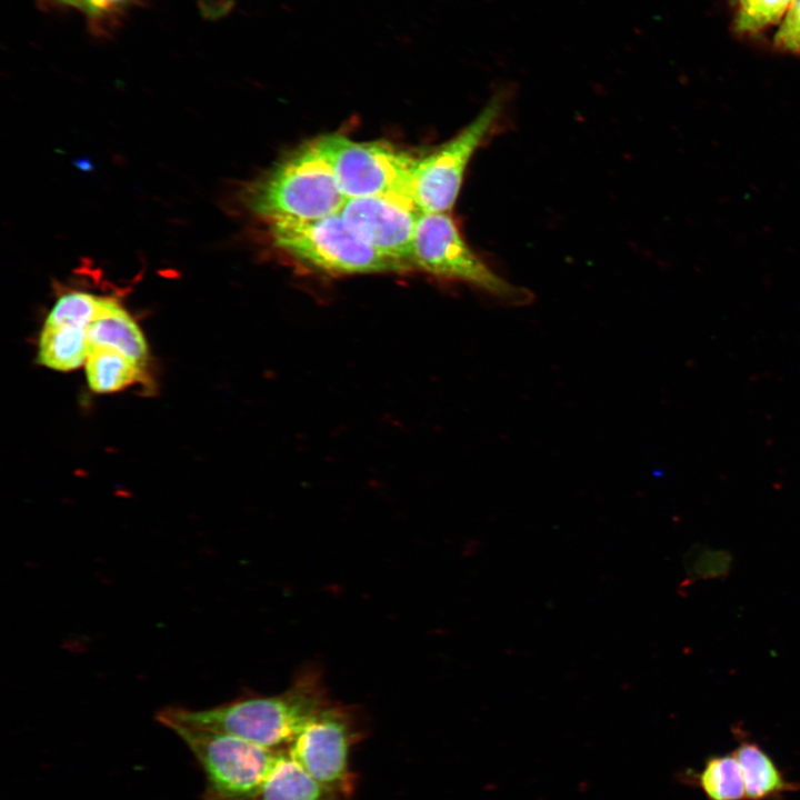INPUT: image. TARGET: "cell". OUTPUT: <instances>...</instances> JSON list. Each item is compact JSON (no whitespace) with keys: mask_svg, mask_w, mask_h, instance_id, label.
<instances>
[{"mask_svg":"<svg viewBox=\"0 0 800 800\" xmlns=\"http://www.w3.org/2000/svg\"><path fill=\"white\" fill-rule=\"evenodd\" d=\"M318 672L307 671L276 696L247 694L202 710L170 706L158 711L162 726L213 730L271 750H286L301 728L329 704Z\"/></svg>","mask_w":800,"mask_h":800,"instance_id":"6da1fadb","label":"cell"},{"mask_svg":"<svg viewBox=\"0 0 800 800\" xmlns=\"http://www.w3.org/2000/svg\"><path fill=\"white\" fill-rule=\"evenodd\" d=\"M346 200L316 139L286 153L243 193L248 210L267 223L323 218Z\"/></svg>","mask_w":800,"mask_h":800,"instance_id":"7a4b0ae2","label":"cell"},{"mask_svg":"<svg viewBox=\"0 0 800 800\" xmlns=\"http://www.w3.org/2000/svg\"><path fill=\"white\" fill-rule=\"evenodd\" d=\"M268 226L273 247L309 269L336 277L404 271L354 236L340 211L314 220Z\"/></svg>","mask_w":800,"mask_h":800,"instance_id":"3957f363","label":"cell"},{"mask_svg":"<svg viewBox=\"0 0 800 800\" xmlns=\"http://www.w3.org/2000/svg\"><path fill=\"white\" fill-rule=\"evenodd\" d=\"M510 90L501 88L457 134L419 157L411 196L420 212H451L471 159L503 122Z\"/></svg>","mask_w":800,"mask_h":800,"instance_id":"277c9868","label":"cell"},{"mask_svg":"<svg viewBox=\"0 0 800 800\" xmlns=\"http://www.w3.org/2000/svg\"><path fill=\"white\" fill-rule=\"evenodd\" d=\"M413 267L436 278L461 282L508 304L532 296L488 264L466 241L450 212H421L413 237Z\"/></svg>","mask_w":800,"mask_h":800,"instance_id":"5b68a950","label":"cell"},{"mask_svg":"<svg viewBox=\"0 0 800 800\" xmlns=\"http://www.w3.org/2000/svg\"><path fill=\"white\" fill-rule=\"evenodd\" d=\"M170 730L202 768V800H256L280 751L213 730L180 726Z\"/></svg>","mask_w":800,"mask_h":800,"instance_id":"8992f818","label":"cell"},{"mask_svg":"<svg viewBox=\"0 0 800 800\" xmlns=\"http://www.w3.org/2000/svg\"><path fill=\"white\" fill-rule=\"evenodd\" d=\"M316 142L346 199L383 196L413 201L411 177L418 158L409 151L388 141H354L339 133Z\"/></svg>","mask_w":800,"mask_h":800,"instance_id":"52a82bcc","label":"cell"},{"mask_svg":"<svg viewBox=\"0 0 800 800\" xmlns=\"http://www.w3.org/2000/svg\"><path fill=\"white\" fill-rule=\"evenodd\" d=\"M360 736L356 712L331 701L308 720L286 750L310 776L348 800L356 783L350 753Z\"/></svg>","mask_w":800,"mask_h":800,"instance_id":"ba28073f","label":"cell"},{"mask_svg":"<svg viewBox=\"0 0 800 800\" xmlns=\"http://www.w3.org/2000/svg\"><path fill=\"white\" fill-rule=\"evenodd\" d=\"M420 210L414 201L398 197L347 199L340 214L349 230L380 254L413 267V237Z\"/></svg>","mask_w":800,"mask_h":800,"instance_id":"9c48e42d","label":"cell"},{"mask_svg":"<svg viewBox=\"0 0 800 800\" xmlns=\"http://www.w3.org/2000/svg\"><path fill=\"white\" fill-rule=\"evenodd\" d=\"M733 750L739 762L744 800H783L800 789L798 781L786 777L773 758L756 741L738 736Z\"/></svg>","mask_w":800,"mask_h":800,"instance_id":"30bf717a","label":"cell"},{"mask_svg":"<svg viewBox=\"0 0 800 800\" xmlns=\"http://www.w3.org/2000/svg\"><path fill=\"white\" fill-rule=\"evenodd\" d=\"M90 347L113 349L144 364L149 351L146 338L122 306L114 299L104 297L101 310L88 328Z\"/></svg>","mask_w":800,"mask_h":800,"instance_id":"8fae6325","label":"cell"},{"mask_svg":"<svg viewBox=\"0 0 800 800\" xmlns=\"http://www.w3.org/2000/svg\"><path fill=\"white\" fill-rule=\"evenodd\" d=\"M256 800H347L310 776L280 750Z\"/></svg>","mask_w":800,"mask_h":800,"instance_id":"7c38bea8","label":"cell"},{"mask_svg":"<svg viewBox=\"0 0 800 800\" xmlns=\"http://www.w3.org/2000/svg\"><path fill=\"white\" fill-rule=\"evenodd\" d=\"M676 779L699 789L708 800H744L742 773L733 751L709 756L700 770L683 769Z\"/></svg>","mask_w":800,"mask_h":800,"instance_id":"4fadbf2b","label":"cell"},{"mask_svg":"<svg viewBox=\"0 0 800 800\" xmlns=\"http://www.w3.org/2000/svg\"><path fill=\"white\" fill-rule=\"evenodd\" d=\"M89 351L87 328L44 324L38 342V362L68 372L84 364Z\"/></svg>","mask_w":800,"mask_h":800,"instance_id":"5bb4252c","label":"cell"},{"mask_svg":"<svg viewBox=\"0 0 800 800\" xmlns=\"http://www.w3.org/2000/svg\"><path fill=\"white\" fill-rule=\"evenodd\" d=\"M89 388L96 393L120 391L142 377V364L113 349L90 347L84 363Z\"/></svg>","mask_w":800,"mask_h":800,"instance_id":"9a60e30c","label":"cell"},{"mask_svg":"<svg viewBox=\"0 0 800 800\" xmlns=\"http://www.w3.org/2000/svg\"><path fill=\"white\" fill-rule=\"evenodd\" d=\"M104 297L84 291L62 294L47 316L44 324L89 328L101 310Z\"/></svg>","mask_w":800,"mask_h":800,"instance_id":"2e32d148","label":"cell"},{"mask_svg":"<svg viewBox=\"0 0 800 800\" xmlns=\"http://www.w3.org/2000/svg\"><path fill=\"white\" fill-rule=\"evenodd\" d=\"M792 0H733L736 6L734 29L739 33L753 34L776 24L784 17Z\"/></svg>","mask_w":800,"mask_h":800,"instance_id":"e0dca14e","label":"cell"},{"mask_svg":"<svg viewBox=\"0 0 800 800\" xmlns=\"http://www.w3.org/2000/svg\"><path fill=\"white\" fill-rule=\"evenodd\" d=\"M774 47L800 54V0H792L774 37Z\"/></svg>","mask_w":800,"mask_h":800,"instance_id":"ac0fdd59","label":"cell"},{"mask_svg":"<svg viewBox=\"0 0 800 800\" xmlns=\"http://www.w3.org/2000/svg\"><path fill=\"white\" fill-rule=\"evenodd\" d=\"M132 0H82L81 8L92 17L106 14L119 9Z\"/></svg>","mask_w":800,"mask_h":800,"instance_id":"d6986e66","label":"cell"},{"mask_svg":"<svg viewBox=\"0 0 800 800\" xmlns=\"http://www.w3.org/2000/svg\"><path fill=\"white\" fill-rule=\"evenodd\" d=\"M63 4L73 6V7H80L82 4V0H57Z\"/></svg>","mask_w":800,"mask_h":800,"instance_id":"ffe728a7","label":"cell"}]
</instances>
